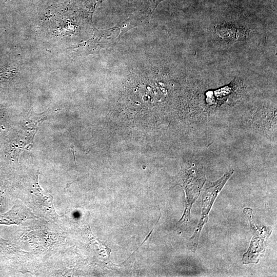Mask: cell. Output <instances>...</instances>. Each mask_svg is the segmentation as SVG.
<instances>
[{"label": "cell", "instance_id": "cell-1", "mask_svg": "<svg viewBox=\"0 0 277 277\" xmlns=\"http://www.w3.org/2000/svg\"><path fill=\"white\" fill-rule=\"evenodd\" d=\"M178 183L186 193L185 209L182 219L177 224L186 225L190 221L192 205L200 195L206 181L203 166L197 163L183 164L177 176Z\"/></svg>", "mask_w": 277, "mask_h": 277}, {"label": "cell", "instance_id": "cell-2", "mask_svg": "<svg viewBox=\"0 0 277 277\" xmlns=\"http://www.w3.org/2000/svg\"><path fill=\"white\" fill-rule=\"evenodd\" d=\"M233 172V170L228 171L220 179L210 183L204 191L202 197L201 217L194 234L188 241L189 248L192 252H195L197 248L201 232L207 223L208 214L215 199Z\"/></svg>", "mask_w": 277, "mask_h": 277}, {"label": "cell", "instance_id": "cell-3", "mask_svg": "<svg viewBox=\"0 0 277 277\" xmlns=\"http://www.w3.org/2000/svg\"><path fill=\"white\" fill-rule=\"evenodd\" d=\"M250 227L257 236L253 237L248 251L243 255L242 262L244 264L257 263L259 262V255L263 252L272 232L271 227L263 226L260 229L254 223L250 225Z\"/></svg>", "mask_w": 277, "mask_h": 277}, {"label": "cell", "instance_id": "cell-4", "mask_svg": "<svg viewBox=\"0 0 277 277\" xmlns=\"http://www.w3.org/2000/svg\"><path fill=\"white\" fill-rule=\"evenodd\" d=\"M35 217L27 208L17 205L14 206L7 213L0 215V224H19L26 219Z\"/></svg>", "mask_w": 277, "mask_h": 277}, {"label": "cell", "instance_id": "cell-5", "mask_svg": "<svg viewBox=\"0 0 277 277\" xmlns=\"http://www.w3.org/2000/svg\"><path fill=\"white\" fill-rule=\"evenodd\" d=\"M163 1L164 0H153L154 8L152 10V12L154 11L157 6Z\"/></svg>", "mask_w": 277, "mask_h": 277}]
</instances>
